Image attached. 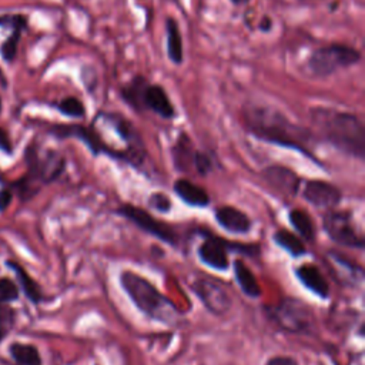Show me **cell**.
<instances>
[{
	"label": "cell",
	"instance_id": "cell-1",
	"mask_svg": "<svg viewBox=\"0 0 365 365\" xmlns=\"http://www.w3.org/2000/svg\"><path fill=\"white\" fill-rule=\"evenodd\" d=\"M241 117L247 131L268 144H275L284 148L295 150L308 157L317 165L321 161L314 155L312 143L315 134L291 121L278 108L264 103H248L241 110Z\"/></svg>",
	"mask_w": 365,
	"mask_h": 365
},
{
	"label": "cell",
	"instance_id": "cell-2",
	"mask_svg": "<svg viewBox=\"0 0 365 365\" xmlns=\"http://www.w3.org/2000/svg\"><path fill=\"white\" fill-rule=\"evenodd\" d=\"M309 120L319 137L334 148L356 160L365 158V127L356 114L317 106L309 110Z\"/></svg>",
	"mask_w": 365,
	"mask_h": 365
},
{
	"label": "cell",
	"instance_id": "cell-3",
	"mask_svg": "<svg viewBox=\"0 0 365 365\" xmlns=\"http://www.w3.org/2000/svg\"><path fill=\"white\" fill-rule=\"evenodd\" d=\"M118 284L133 305L147 318L171 324L178 317V309L173 301L141 274L124 268L118 274Z\"/></svg>",
	"mask_w": 365,
	"mask_h": 365
},
{
	"label": "cell",
	"instance_id": "cell-4",
	"mask_svg": "<svg viewBox=\"0 0 365 365\" xmlns=\"http://www.w3.org/2000/svg\"><path fill=\"white\" fill-rule=\"evenodd\" d=\"M120 96L134 111H150L164 120H173L177 115V110L165 88L148 81L144 76H134L120 88Z\"/></svg>",
	"mask_w": 365,
	"mask_h": 365
},
{
	"label": "cell",
	"instance_id": "cell-5",
	"mask_svg": "<svg viewBox=\"0 0 365 365\" xmlns=\"http://www.w3.org/2000/svg\"><path fill=\"white\" fill-rule=\"evenodd\" d=\"M361 58L362 54L358 48L344 43H331L315 48L309 54L305 63V71L309 77L327 78L358 64Z\"/></svg>",
	"mask_w": 365,
	"mask_h": 365
},
{
	"label": "cell",
	"instance_id": "cell-6",
	"mask_svg": "<svg viewBox=\"0 0 365 365\" xmlns=\"http://www.w3.org/2000/svg\"><path fill=\"white\" fill-rule=\"evenodd\" d=\"M262 311L267 319L288 334H308L315 322L312 308L294 297H285L277 304L264 305Z\"/></svg>",
	"mask_w": 365,
	"mask_h": 365
},
{
	"label": "cell",
	"instance_id": "cell-7",
	"mask_svg": "<svg viewBox=\"0 0 365 365\" xmlns=\"http://www.w3.org/2000/svg\"><path fill=\"white\" fill-rule=\"evenodd\" d=\"M27 173L24 174L40 190L43 185L57 181L67 168L66 157L54 148H43L31 143L24 150Z\"/></svg>",
	"mask_w": 365,
	"mask_h": 365
},
{
	"label": "cell",
	"instance_id": "cell-8",
	"mask_svg": "<svg viewBox=\"0 0 365 365\" xmlns=\"http://www.w3.org/2000/svg\"><path fill=\"white\" fill-rule=\"evenodd\" d=\"M48 134L58 140H66V138H76L81 141L88 151L94 155H106L117 161H123L127 164V155L111 147L98 133V130L94 125H83V124H74V123H60V124H53L48 127Z\"/></svg>",
	"mask_w": 365,
	"mask_h": 365
},
{
	"label": "cell",
	"instance_id": "cell-9",
	"mask_svg": "<svg viewBox=\"0 0 365 365\" xmlns=\"http://www.w3.org/2000/svg\"><path fill=\"white\" fill-rule=\"evenodd\" d=\"M113 214L128 220L131 224H134L138 230L143 232L157 238L158 241L177 248L180 244V237L178 232L173 225L168 222L158 220L154 217L150 211L144 210L143 207L130 204V202H123L118 207L113 210Z\"/></svg>",
	"mask_w": 365,
	"mask_h": 365
},
{
	"label": "cell",
	"instance_id": "cell-10",
	"mask_svg": "<svg viewBox=\"0 0 365 365\" xmlns=\"http://www.w3.org/2000/svg\"><path fill=\"white\" fill-rule=\"evenodd\" d=\"M322 230L336 245L351 250H364L365 247L364 235L349 210H327L322 215Z\"/></svg>",
	"mask_w": 365,
	"mask_h": 365
},
{
	"label": "cell",
	"instance_id": "cell-11",
	"mask_svg": "<svg viewBox=\"0 0 365 365\" xmlns=\"http://www.w3.org/2000/svg\"><path fill=\"white\" fill-rule=\"evenodd\" d=\"M97 118L108 124L115 131L118 138L125 144V148L131 154L135 163V168H140L145 163L147 148L140 131L134 127V124L123 114L113 111H100Z\"/></svg>",
	"mask_w": 365,
	"mask_h": 365
},
{
	"label": "cell",
	"instance_id": "cell-12",
	"mask_svg": "<svg viewBox=\"0 0 365 365\" xmlns=\"http://www.w3.org/2000/svg\"><path fill=\"white\" fill-rule=\"evenodd\" d=\"M191 289L201 305L215 317H224L232 307V299L224 285L210 277H200L191 282Z\"/></svg>",
	"mask_w": 365,
	"mask_h": 365
},
{
	"label": "cell",
	"instance_id": "cell-13",
	"mask_svg": "<svg viewBox=\"0 0 365 365\" xmlns=\"http://www.w3.org/2000/svg\"><path fill=\"white\" fill-rule=\"evenodd\" d=\"M261 180L272 188L275 194L287 198H294L302 184V180L294 170L281 164H271L262 168Z\"/></svg>",
	"mask_w": 365,
	"mask_h": 365
},
{
	"label": "cell",
	"instance_id": "cell-14",
	"mask_svg": "<svg viewBox=\"0 0 365 365\" xmlns=\"http://www.w3.org/2000/svg\"><path fill=\"white\" fill-rule=\"evenodd\" d=\"M302 198L315 208H336L342 200V191L338 185L325 180H307L301 190Z\"/></svg>",
	"mask_w": 365,
	"mask_h": 365
},
{
	"label": "cell",
	"instance_id": "cell-15",
	"mask_svg": "<svg viewBox=\"0 0 365 365\" xmlns=\"http://www.w3.org/2000/svg\"><path fill=\"white\" fill-rule=\"evenodd\" d=\"M202 235L204 240L197 247L198 259L215 271H227L230 268V252L224 244V238L212 232H204Z\"/></svg>",
	"mask_w": 365,
	"mask_h": 365
},
{
	"label": "cell",
	"instance_id": "cell-16",
	"mask_svg": "<svg viewBox=\"0 0 365 365\" xmlns=\"http://www.w3.org/2000/svg\"><path fill=\"white\" fill-rule=\"evenodd\" d=\"M212 214L215 222L230 234L245 235L254 227L251 217L245 211L234 205H220L214 208Z\"/></svg>",
	"mask_w": 365,
	"mask_h": 365
},
{
	"label": "cell",
	"instance_id": "cell-17",
	"mask_svg": "<svg viewBox=\"0 0 365 365\" xmlns=\"http://www.w3.org/2000/svg\"><path fill=\"white\" fill-rule=\"evenodd\" d=\"M294 275L298 282L307 288L311 294L321 299H328L331 295V288L328 279L324 277L318 265L312 262H302L294 268Z\"/></svg>",
	"mask_w": 365,
	"mask_h": 365
},
{
	"label": "cell",
	"instance_id": "cell-18",
	"mask_svg": "<svg viewBox=\"0 0 365 365\" xmlns=\"http://www.w3.org/2000/svg\"><path fill=\"white\" fill-rule=\"evenodd\" d=\"M4 265L14 274V281L17 282L20 294H23L33 305H38L44 301V294L40 284L20 262L9 258L4 261Z\"/></svg>",
	"mask_w": 365,
	"mask_h": 365
},
{
	"label": "cell",
	"instance_id": "cell-19",
	"mask_svg": "<svg viewBox=\"0 0 365 365\" xmlns=\"http://www.w3.org/2000/svg\"><path fill=\"white\" fill-rule=\"evenodd\" d=\"M173 191L188 207L205 208L211 202V197L205 188L184 177H180L173 182Z\"/></svg>",
	"mask_w": 365,
	"mask_h": 365
},
{
	"label": "cell",
	"instance_id": "cell-20",
	"mask_svg": "<svg viewBox=\"0 0 365 365\" xmlns=\"http://www.w3.org/2000/svg\"><path fill=\"white\" fill-rule=\"evenodd\" d=\"M170 153H171V161L175 171L181 174H187L192 171V158H194L195 147L191 137L185 131H181L178 134V137L175 138L174 144L170 148Z\"/></svg>",
	"mask_w": 365,
	"mask_h": 365
},
{
	"label": "cell",
	"instance_id": "cell-21",
	"mask_svg": "<svg viewBox=\"0 0 365 365\" xmlns=\"http://www.w3.org/2000/svg\"><path fill=\"white\" fill-rule=\"evenodd\" d=\"M231 265H232L235 282L240 287L241 292L248 298H254V299L259 298L262 294V289L255 274L251 271V268L241 258H235Z\"/></svg>",
	"mask_w": 365,
	"mask_h": 365
},
{
	"label": "cell",
	"instance_id": "cell-22",
	"mask_svg": "<svg viewBox=\"0 0 365 365\" xmlns=\"http://www.w3.org/2000/svg\"><path fill=\"white\" fill-rule=\"evenodd\" d=\"M272 242L278 248L285 251L291 258H301L308 254V248L305 247L304 240L295 232L285 228H278L274 231Z\"/></svg>",
	"mask_w": 365,
	"mask_h": 365
},
{
	"label": "cell",
	"instance_id": "cell-23",
	"mask_svg": "<svg viewBox=\"0 0 365 365\" xmlns=\"http://www.w3.org/2000/svg\"><path fill=\"white\" fill-rule=\"evenodd\" d=\"M7 352L16 365H43L41 354L34 344L13 341L9 344Z\"/></svg>",
	"mask_w": 365,
	"mask_h": 365
},
{
	"label": "cell",
	"instance_id": "cell-24",
	"mask_svg": "<svg viewBox=\"0 0 365 365\" xmlns=\"http://www.w3.org/2000/svg\"><path fill=\"white\" fill-rule=\"evenodd\" d=\"M165 41H167L168 60L177 66L182 64L184 61L182 36H181L178 23L173 17H168L165 21Z\"/></svg>",
	"mask_w": 365,
	"mask_h": 365
},
{
	"label": "cell",
	"instance_id": "cell-25",
	"mask_svg": "<svg viewBox=\"0 0 365 365\" xmlns=\"http://www.w3.org/2000/svg\"><path fill=\"white\" fill-rule=\"evenodd\" d=\"M328 259L334 262V265L344 272L341 282L342 284H348V285H356L362 281L364 278V269L359 265H355L351 259L345 258V255L339 254L338 251H328Z\"/></svg>",
	"mask_w": 365,
	"mask_h": 365
},
{
	"label": "cell",
	"instance_id": "cell-26",
	"mask_svg": "<svg viewBox=\"0 0 365 365\" xmlns=\"http://www.w3.org/2000/svg\"><path fill=\"white\" fill-rule=\"evenodd\" d=\"M288 221L295 230V234L305 241H314L317 237V228L312 217L302 208H291L288 211Z\"/></svg>",
	"mask_w": 365,
	"mask_h": 365
},
{
	"label": "cell",
	"instance_id": "cell-27",
	"mask_svg": "<svg viewBox=\"0 0 365 365\" xmlns=\"http://www.w3.org/2000/svg\"><path fill=\"white\" fill-rule=\"evenodd\" d=\"M53 107L66 117L70 118H84L86 117V106L76 96H66L58 101L53 103Z\"/></svg>",
	"mask_w": 365,
	"mask_h": 365
},
{
	"label": "cell",
	"instance_id": "cell-28",
	"mask_svg": "<svg viewBox=\"0 0 365 365\" xmlns=\"http://www.w3.org/2000/svg\"><path fill=\"white\" fill-rule=\"evenodd\" d=\"M215 168V158L212 154L204 150L195 148L194 158H192V171L201 177H207Z\"/></svg>",
	"mask_w": 365,
	"mask_h": 365
},
{
	"label": "cell",
	"instance_id": "cell-29",
	"mask_svg": "<svg viewBox=\"0 0 365 365\" xmlns=\"http://www.w3.org/2000/svg\"><path fill=\"white\" fill-rule=\"evenodd\" d=\"M23 30H11L10 36L6 37L1 43H0V57L3 61L6 63H13L16 60L17 56V50H19V41L21 37Z\"/></svg>",
	"mask_w": 365,
	"mask_h": 365
},
{
	"label": "cell",
	"instance_id": "cell-30",
	"mask_svg": "<svg viewBox=\"0 0 365 365\" xmlns=\"http://www.w3.org/2000/svg\"><path fill=\"white\" fill-rule=\"evenodd\" d=\"M17 311L11 304H0V344L7 338L16 325Z\"/></svg>",
	"mask_w": 365,
	"mask_h": 365
},
{
	"label": "cell",
	"instance_id": "cell-31",
	"mask_svg": "<svg viewBox=\"0 0 365 365\" xmlns=\"http://www.w3.org/2000/svg\"><path fill=\"white\" fill-rule=\"evenodd\" d=\"M20 298L17 282L6 275H0V304H11Z\"/></svg>",
	"mask_w": 365,
	"mask_h": 365
},
{
	"label": "cell",
	"instance_id": "cell-32",
	"mask_svg": "<svg viewBox=\"0 0 365 365\" xmlns=\"http://www.w3.org/2000/svg\"><path fill=\"white\" fill-rule=\"evenodd\" d=\"M29 26L27 17L20 13H3L0 14V27L7 30H26Z\"/></svg>",
	"mask_w": 365,
	"mask_h": 365
},
{
	"label": "cell",
	"instance_id": "cell-33",
	"mask_svg": "<svg viewBox=\"0 0 365 365\" xmlns=\"http://www.w3.org/2000/svg\"><path fill=\"white\" fill-rule=\"evenodd\" d=\"M147 204H148V208L158 211L161 214H167L173 208L171 198L165 192H161V191L151 192L147 198Z\"/></svg>",
	"mask_w": 365,
	"mask_h": 365
},
{
	"label": "cell",
	"instance_id": "cell-34",
	"mask_svg": "<svg viewBox=\"0 0 365 365\" xmlns=\"http://www.w3.org/2000/svg\"><path fill=\"white\" fill-rule=\"evenodd\" d=\"M13 198H14V192L11 191V188L9 185L4 184L0 188V214H4L10 208Z\"/></svg>",
	"mask_w": 365,
	"mask_h": 365
},
{
	"label": "cell",
	"instance_id": "cell-35",
	"mask_svg": "<svg viewBox=\"0 0 365 365\" xmlns=\"http://www.w3.org/2000/svg\"><path fill=\"white\" fill-rule=\"evenodd\" d=\"M0 153L6 154V155H13L14 153V145H13V141L10 138V134L6 128L0 127Z\"/></svg>",
	"mask_w": 365,
	"mask_h": 365
},
{
	"label": "cell",
	"instance_id": "cell-36",
	"mask_svg": "<svg viewBox=\"0 0 365 365\" xmlns=\"http://www.w3.org/2000/svg\"><path fill=\"white\" fill-rule=\"evenodd\" d=\"M264 365H299V362L292 355H272L267 358Z\"/></svg>",
	"mask_w": 365,
	"mask_h": 365
},
{
	"label": "cell",
	"instance_id": "cell-37",
	"mask_svg": "<svg viewBox=\"0 0 365 365\" xmlns=\"http://www.w3.org/2000/svg\"><path fill=\"white\" fill-rule=\"evenodd\" d=\"M1 110H3V100H1V97H0V113H1Z\"/></svg>",
	"mask_w": 365,
	"mask_h": 365
},
{
	"label": "cell",
	"instance_id": "cell-38",
	"mask_svg": "<svg viewBox=\"0 0 365 365\" xmlns=\"http://www.w3.org/2000/svg\"><path fill=\"white\" fill-rule=\"evenodd\" d=\"M234 3H241V0H232Z\"/></svg>",
	"mask_w": 365,
	"mask_h": 365
}]
</instances>
